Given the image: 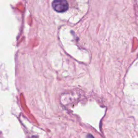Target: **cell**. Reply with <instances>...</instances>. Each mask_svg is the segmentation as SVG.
<instances>
[{"mask_svg": "<svg viewBox=\"0 0 138 138\" xmlns=\"http://www.w3.org/2000/svg\"><path fill=\"white\" fill-rule=\"evenodd\" d=\"M53 9L58 13H63L69 9V4L66 0H54L52 2Z\"/></svg>", "mask_w": 138, "mask_h": 138, "instance_id": "6da1fadb", "label": "cell"}]
</instances>
